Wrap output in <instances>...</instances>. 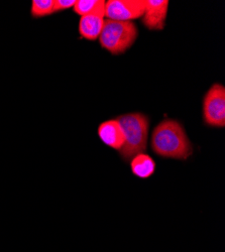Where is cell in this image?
Here are the masks:
<instances>
[{
    "label": "cell",
    "instance_id": "cell-10",
    "mask_svg": "<svg viewBox=\"0 0 225 252\" xmlns=\"http://www.w3.org/2000/svg\"><path fill=\"white\" fill-rule=\"evenodd\" d=\"M105 5L104 0H76L73 8L80 16L96 15L105 18Z\"/></svg>",
    "mask_w": 225,
    "mask_h": 252
},
{
    "label": "cell",
    "instance_id": "cell-7",
    "mask_svg": "<svg viewBox=\"0 0 225 252\" xmlns=\"http://www.w3.org/2000/svg\"><path fill=\"white\" fill-rule=\"evenodd\" d=\"M98 136L104 144L118 152L126 142L124 130L116 118L102 122L98 127Z\"/></svg>",
    "mask_w": 225,
    "mask_h": 252
},
{
    "label": "cell",
    "instance_id": "cell-11",
    "mask_svg": "<svg viewBox=\"0 0 225 252\" xmlns=\"http://www.w3.org/2000/svg\"><path fill=\"white\" fill-rule=\"evenodd\" d=\"M55 0H33L32 2L31 15L33 18H42L55 13Z\"/></svg>",
    "mask_w": 225,
    "mask_h": 252
},
{
    "label": "cell",
    "instance_id": "cell-3",
    "mask_svg": "<svg viewBox=\"0 0 225 252\" xmlns=\"http://www.w3.org/2000/svg\"><path fill=\"white\" fill-rule=\"evenodd\" d=\"M138 36V30L132 22L105 19L99 36L101 48L111 55H121L129 50Z\"/></svg>",
    "mask_w": 225,
    "mask_h": 252
},
{
    "label": "cell",
    "instance_id": "cell-4",
    "mask_svg": "<svg viewBox=\"0 0 225 252\" xmlns=\"http://www.w3.org/2000/svg\"><path fill=\"white\" fill-rule=\"evenodd\" d=\"M203 121L210 127L225 126V87L215 83L206 92L202 102Z\"/></svg>",
    "mask_w": 225,
    "mask_h": 252
},
{
    "label": "cell",
    "instance_id": "cell-6",
    "mask_svg": "<svg viewBox=\"0 0 225 252\" xmlns=\"http://www.w3.org/2000/svg\"><path fill=\"white\" fill-rule=\"evenodd\" d=\"M168 8V0H146L142 25L150 31H162L166 27Z\"/></svg>",
    "mask_w": 225,
    "mask_h": 252
},
{
    "label": "cell",
    "instance_id": "cell-12",
    "mask_svg": "<svg viewBox=\"0 0 225 252\" xmlns=\"http://www.w3.org/2000/svg\"><path fill=\"white\" fill-rule=\"evenodd\" d=\"M75 2L76 0H55V6H54L55 13L74 7Z\"/></svg>",
    "mask_w": 225,
    "mask_h": 252
},
{
    "label": "cell",
    "instance_id": "cell-8",
    "mask_svg": "<svg viewBox=\"0 0 225 252\" xmlns=\"http://www.w3.org/2000/svg\"><path fill=\"white\" fill-rule=\"evenodd\" d=\"M105 19L104 17L96 15L81 16L79 20L78 31L81 35L87 40H96L99 38L100 33L103 29Z\"/></svg>",
    "mask_w": 225,
    "mask_h": 252
},
{
    "label": "cell",
    "instance_id": "cell-5",
    "mask_svg": "<svg viewBox=\"0 0 225 252\" xmlns=\"http://www.w3.org/2000/svg\"><path fill=\"white\" fill-rule=\"evenodd\" d=\"M146 9V0H108L105 5L106 19L132 22L141 18Z\"/></svg>",
    "mask_w": 225,
    "mask_h": 252
},
{
    "label": "cell",
    "instance_id": "cell-2",
    "mask_svg": "<svg viewBox=\"0 0 225 252\" xmlns=\"http://www.w3.org/2000/svg\"><path fill=\"white\" fill-rule=\"evenodd\" d=\"M116 119L126 137L125 145L119 151L121 158L126 160H131L136 155L144 154L147 151L149 138V116L140 112H131L119 115Z\"/></svg>",
    "mask_w": 225,
    "mask_h": 252
},
{
    "label": "cell",
    "instance_id": "cell-9",
    "mask_svg": "<svg viewBox=\"0 0 225 252\" xmlns=\"http://www.w3.org/2000/svg\"><path fill=\"white\" fill-rule=\"evenodd\" d=\"M130 167L134 176L140 179H148L156 171V162L150 156L139 154L131 158Z\"/></svg>",
    "mask_w": 225,
    "mask_h": 252
},
{
    "label": "cell",
    "instance_id": "cell-1",
    "mask_svg": "<svg viewBox=\"0 0 225 252\" xmlns=\"http://www.w3.org/2000/svg\"><path fill=\"white\" fill-rule=\"evenodd\" d=\"M153 152L159 157L185 160L193 154V146L182 123L175 119L161 121L151 138Z\"/></svg>",
    "mask_w": 225,
    "mask_h": 252
}]
</instances>
